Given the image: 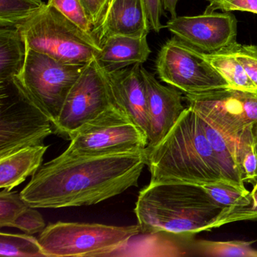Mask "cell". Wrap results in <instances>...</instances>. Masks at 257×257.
I'll use <instances>...</instances> for the list:
<instances>
[{
  "mask_svg": "<svg viewBox=\"0 0 257 257\" xmlns=\"http://www.w3.org/2000/svg\"><path fill=\"white\" fill-rule=\"evenodd\" d=\"M144 150L100 156L62 153L37 170L21 196L35 208L98 204L138 186L147 165Z\"/></svg>",
  "mask_w": 257,
  "mask_h": 257,
  "instance_id": "cell-1",
  "label": "cell"
},
{
  "mask_svg": "<svg viewBox=\"0 0 257 257\" xmlns=\"http://www.w3.org/2000/svg\"><path fill=\"white\" fill-rule=\"evenodd\" d=\"M150 183L203 185L226 181L201 118L187 106L168 135L144 150Z\"/></svg>",
  "mask_w": 257,
  "mask_h": 257,
  "instance_id": "cell-2",
  "label": "cell"
},
{
  "mask_svg": "<svg viewBox=\"0 0 257 257\" xmlns=\"http://www.w3.org/2000/svg\"><path fill=\"white\" fill-rule=\"evenodd\" d=\"M223 209L201 186L168 182L150 183L144 188L135 213L141 233L165 231L195 235L208 231Z\"/></svg>",
  "mask_w": 257,
  "mask_h": 257,
  "instance_id": "cell-3",
  "label": "cell"
},
{
  "mask_svg": "<svg viewBox=\"0 0 257 257\" xmlns=\"http://www.w3.org/2000/svg\"><path fill=\"white\" fill-rule=\"evenodd\" d=\"M17 28L28 49L64 64L85 65L101 50L95 37L48 4Z\"/></svg>",
  "mask_w": 257,
  "mask_h": 257,
  "instance_id": "cell-4",
  "label": "cell"
},
{
  "mask_svg": "<svg viewBox=\"0 0 257 257\" xmlns=\"http://www.w3.org/2000/svg\"><path fill=\"white\" fill-rule=\"evenodd\" d=\"M139 233L138 224L115 226L60 221L47 225L37 238L46 257H105Z\"/></svg>",
  "mask_w": 257,
  "mask_h": 257,
  "instance_id": "cell-5",
  "label": "cell"
},
{
  "mask_svg": "<svg viewBox=\"0 0 257 257\" xmlns=\"http://www.w3.org/2000/svg\"><path fill=\"white\" fill-rule=\"evenodd\" d=\"M69 156H100L144 151L148 137L124 112L112 106L70 134Z\"/></svg>",
  "mask_w": 257,
  "mask_h": 257,
  "instance_id": "cell-6",
  "label": "cell"
},
{
  "mask_svg": "<svg viewBox=\"0 0 257 257\" xmlns=\"http://www.w3.org/2000/svg\"><path fill=\"white\" fill-rule=\"evenodd\" d=\"M85 65L64 64L28 49L23 70L13 81L53 124Z\"/></svg>",
  "mask_w": 257,
  "mask_h": 257,
  "instance_id": "cell-7",
  "label": "cell"
},
{
  "mask_svg": "<svg viewBox=\"0 0 257 257\" xmlns=\"http://www.w3.org/2000/svg\"><path fill=\"white\" fill-rule=\"evenodd\" d=\"M0 158L42 145L54 133L49 117L15 83H0Z\"/></svg>",
  "mask_w": 257,
  "mask_h": 257,
  "instance_id": "cell-8",
  "label": "cell"
},
{
  "mask_svg": "<svg viewBox=\"0 0 257 257\" xmlns=\"http://www.w3.org/2000/svg\"><path fill=\"white\" fill-rule=\"evenodd\" d=\"M156 71L162 82L185 94L230 88L228 82L204 58L203 52L176 37L167 41L159 51Z\"/></svg>",
  "mask_w": 257,
  "mask_h": 257,
  "instance_id": "cell-9",
  "label": "cell"
},
{
  "mask_svg": "<svg viewBox=\"0 0 257 257\" xmlns=\"http://www.w3.org/2000/svg\"><path fill=\"white\" fill-rule=\"evenodd\" d=\"M112 106H116L107 76L96 58L85 66L72 87L52 124L54 133L68 140L70 134Z\"/></svg>",
  "mask_w": 257,
  "mask_h": 257,
  "instance_id": "cell-10",
  "label": "cell"
},
{
  "mask_svg": "<svg viewBox=\"0 0 257 257\" xmlns=\"http://www.w3.org/2000/svg\"><path fill=\"white\" fill-rule=\"evenodd\" d=\"M166 28L174 37L203 53L226 49L237 38V19L228 12L177 16L167 22Z\"/></svg>",
  "mask_w": 257,
  "mask_h": 257,
  "instance_id": "cell-11",
  "label": "cell"
},
{
  "mask_svg": "<svg viewBox=\"0 0 257 257\" xmlns=\"http://www.w3.org/2000/svg\"><path fill=\"white\" fill-rule=\"evenodd\" d=\"M147 91V104L150 116V130L147 147L157 145L178 121L186 110L183 97L180 90L174 87L162 85L141 66Z\"/></svg>",
  "mask_w": 257,
  "mask_h": 257,
  "instance_id": "cell-12",
  "label": "cell"
},
{
  "mask_svg": "<svg viewBox=\"0 0 257 257\" xmlns=\"http://www.w3.org/2000/svg\"><path fill=\"white\" fill-rule=\"evenodd\" d=\"M142 64L108 73V82L115 106L148 137L150 123L147 91L141 73Z\"/></svg>",
  "mask_w": 257,
  "mask_h": 257,
  "instance_id": "cell-13",
  "label": "cell"
},
{
  "mask_svg": "<svg viewBox=\"0 0 257 257\" xmlns=\"http://www.w3.org/2000/svg\"><path fill=\"white\" fill-rule=\"evenodd\" d=\"M195 235L161 231L131 237L122 245L106 254L109 256H183L192 255Z\"/></svg>",
  "mask_w": 257,
  "mask_h": 257,
  "instance_id": "cell-14",
  "label": "cell"
},
{
  "mask_svg": "<svg viewBox=\"0 0 257 257\" xmlns=\"http://www.w3.org/2000/svg\"><path fill=\"white\" fill-rule=\"evenodd\" d=\"M150 31L144 0H112L97 40L100 46L109 36L141 37Z\"/></svg>",
  "mask_w": 257,
  "mask_h": 257,
  "instance_id": "cell-15",
  "label": "cell"
},
{
  "mask_svg": "<svg viewBox=\"0 0 257 257\" xmlns=\"http://www.w3.org/2000/svg\"><path fill=\"white\" fill-rule=\"evenodd\" d=\"M100 47L101 50L97 60L103 70L108 73L135 64H143L151 54L147 36L141 37L109 36L102 41Z\"/></svg>",
  "mask_w": 257,
  "mask_h": 257,
  "instance_id": "cell-16",
  "label": "cell"
},
{
  "mask_svg": "<svg viewBox=\"0 0 257 257\" xmlns=\"http://www.w3.org/2000/svg\"><path fill=\"white\" fill-rule=\"evenodd\" d=\"M48 146H31L0 158V188L11 191L42 166Z\"/></svg>",
  "mask_w": 257,
  "mask_h": 257,
  "instance_id": "cell-17",
  "label": "cell"
},
{
  "mask_svg": "<svg viewBox=\"0 0 257 257\" xmlns=\"http://www.w3.org/2000/svg\"><path fill=\"white\" fill-rule=\"evenodd\" d=\"M28 46L17 28H0V83L10 82L23 70Z\"/></svg>",
  "mask_w": 257,
  "mask_h": 257,
  "instance_id": "cell-18",
  "label": "cell"
},
{
  "mask_svg": "<svg viewBox=\"0 0 257 257\" xmlns=\"http://www.w3.org/2000/svg\"><path fill=\"white\" fill-rule=\"evenodd\" d=\"M204 58L228 82L230 88L257 92V86L248 76L246 70L230 47L213 53H204Z\"/></svg>",
  "mask_w": 257,
  "mask_h": 257,
  "instance_id": "cell-19",
  "label": "cell"
},
{
  "mask_svg": "<svg viewBox=\"0 0 257 257\" xmlns=\"http://www.w3.org/2000/svg\"><path fill=\"white\" fill-rule=\"evenodd\" d=\"M256 240H194L191 246L192 255L204 256L257 257V249L252 247Z\"/></svg>",
  "mask_w": 257,
  "mask_h": 257,
  "instance_id": "cell-20",
  "label": "cell"
},
{
  "mask_svg": "<svg viewBox=\"0 0 257 257\" xmlns=\"http://www.w3.org/2000/svg\"><path fill=\"white\" fill-rule=\"evenodd\" d=\"M44 4L42 0H0V28H18Z\"/></svg>",
  "mask_w": 257,
  "mask_h": 257,
  "instance_id": "cell-21",
  "label": "cell"
},
{
  "mask_svg": "<svg viewBox=\"0 0 257 257\" xmlns=\"http://www.w3.org/2000/svg\"><path fill=\"white\" fill-rule=\"evenodd\" d=\"M237 157L243 182L254 186L257 182V143L254 124L246 127L239 139Z\"/></svg>",
  "mask_w": 257,
  "mask_h": 257,
  "instance_id": "cell-22",
  "label": "cell"
},
{
  "mask_svg": "<svg viewBox=\"0 0 257 257\" xmlns=\"http://www.w3.org/2000/svg\"><path fill=\"white\" fill-rule=\"evenodd\" d=\"M1 256L46 257L38 238L31 234H0Z\"/></svg>",
  "mask_w": 257,
  "mask_h": 257,
  "instance_id": "cell-23",
  "label": "cell"
},
{
  "mask_svg": "<svg viewBox=\"0 0 257 257\" xmlns=\"http://www.w3.org/2000/svg\"><path fill=\"white\" fill-rule=\"evenodd\" d=\"M206 193L221 207L248 205L252 201V195L246 187L237 186L228 181L203 185Z\"/></svg>",
  "mask_w": 257,
  "mask_h": 257,
  "instance_id": "cell-24",
  "label": "cell"
},
{
  "mask_svg": "<svg viewBox=\"0 0 257 257\" xmlns=\"http://www.w3.org/2000/svg\"><path fill=\"white\" fill-rule=\"evenodd\" d=\"M47 4L56 9L82 31L94 37L92 24L87 16L81 0H49Z\"/></svg>",
  "mask_w": 257,
  "mask_h": 257,
  "instance_id": "cell-25",
  "label": "cell"
},
{
  "mask_svg": "<svg viewBox=\"0 0 257 257\" xmlns=\"http://www.w3.org/2000/svg\"><path fill=\"white\" fill-rule=\"evenodd\" d=\"M20 193L3 189L0 192V227H10L28 207Z\"/></svg>",
  "mask_w": 257,
  "mask_h": 257,
  "instance_id": "cell-26",
  "label": "cell"
},
{
  "mask_svg": "<svg viewBox=\"0 0 257 257\" xmlns=\"http://www.w3.org/2000/svg\"><path fill=\"white\" fill-rule=\"evenodd\" d=\"M247 220L257 221V196L252 195V201L248 205L225 207L210 224L208 231L231 222Z\"/></svg>",
  "mask_w": 257,
  "mask_h": 257,
  "instance_id": "cell-27",
  "label": "cell"
},
{
  "mask_svg": "<svg viewBox=\"0 0 257 257\" xmlns=\"http://www.w3.org/2000/svg\"><path fill=\"white\" fill-rule=\"evenodd\" d=\"M35 207L28 206L12 223L13 228H19L28 234L40 233L46 227V222L41 213Z\"/></svg>",
  "mask_w": 257,
  "mask_h": 257,
  "instance_id": "cell-28",
  "label": "cell"
},
{
  "mask_svg": "<svg viewBox=\"0 0 257 257\" xmlns=\"http://www.w3.org/2000/svg\"><path fill=\"white\" fill-rule=\"evenodd\" d=\"M229 47L257 86V46L241 45L236 42Z\"/></svg>",
  "mask_w": 257,
  "mask_h": 257,
  "instance_id": "cell-29",
  "label": "cell"
},
{
  "mask_svg": "<svg viewBox=\"0 0 257 257\" xmlns=\"http://www.w3.org/2000/svg\"><path fill=\"white\" fill-rule=\"evenodd\" d=\"M81 2L90 22L92 24L94 28L93 35L97 40L112 0H81Z\"/></svg>",
  "mask_w": 257,
  "mask_h": 257,
  "instance_id": "cell-30",
  "label": "cell"
},
{
  "mask_svg": "<svg viewBox=\"0 0 257 257\" xmlns=\"http://www.w3.org/2000/svg\"><path fill=\"white\" fill-rule=\"evenodd\" d=\"M209 5L204 13L223 12H247L257 15V0H207Z\"/></svg>",
  "mask_w": 257,
  "mask_h": 257,
  "instance_id": "cell-31",
  "label": "cell"
},
{
  "mask_svg": "<svg viewBox=\"0 0 257 257\" xmlns=\"http://www.w3.org/2000/svg\"><path fill=\"white\" fill-rule=\"evenodd\" d=\"M151 30L159 33L163 28L161 19L163 15L162 0H144Z\"/></svg>",
  "mask_w": 257,
  "mask_h": 257,
  "instance_id": "cell-32",
  "label": "cell"
},
{
  "mask_svg": "<svg viewBox=\"0 0 257 257\" xmlns=\"http://www.w3.org/2000/svg\"><path fill=\"white\" fill-rule=\"evenodd\" d=\"M180 0H162L164 10L171 14V19L177 17V6Z\"/></svg>",
  "mask_w": 257,
  "mask_h": 257,
  "instance_id": "cell-33",
  "label": "cell"
},
{
  "mask_svg": "<svg viewBox=\"0 0 257 257\" xmlns=\"http://www.w3.org/2000/svg\"><path fill=\"white\" fill-rule=\"evenodd\" d=\"M251 195H253V196H257V182L254 185L252 190L251 191Z\"/></svg>",
  "mask_w": 257,
  "mask_h": 257,
  "instance_id": "cell-34",
  "label": "cell"
},
{
  "mask_svg": "<svg viewBox=\"0 0 257 257\" xmlns=\"http://www.w3.org/2000/svg\"><path fill=\"white\" fill-rule=\"evenodd\" d=\"M254 131H255V139L257 143V124H254Z\"/></svg>",
  "mask_w": 257,
  "mask_h": 257,
  "instance_id": "cell-35",
  "label": "cell"
}]
</instances>
